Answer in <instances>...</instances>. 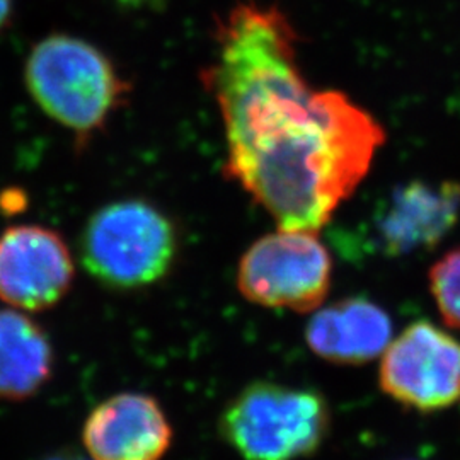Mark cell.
I'll return each instance as SVG.
<instances>
[{
    "label": "cell",
    "mask_w": 460,
    "mask_h": 460,
    "mask_svg": "<svg viewBox=\"0 0 460 460\" xmlns=\"http://www.w3.org/2000/svg\"><path fill=\"white\" fill-rule=\"evenodd\" d=\"M118 4L125 5V7H133V9H138V7H150V5H157L161 4L163 0H116Z\"/></svg>",
    "instance_id": "14"
},
{
    "label": "cell",
    "mask_w": 460,
    "mask_h": 460,
    "mask_svg": "<svg viewBox=\"0 0 460 460\" xmlns=\"http://www.w3.org/2000/svg\"><path fill=\"white\" fill-rule=\"evenodd\" d=\"M428 281L445 324L460 329V247L450 249L431 266Z\"/></svg>",
    "instance_id": "12"
},
{
    "label": "cell",
    "mask_w": 460,
    "mask_h": 460,
    "mask_svg": "<svg viewBox=\"0 0 460 460\" xmlns=\"http://www.w3.org/2000/svg\"><path fill=\"white\" fill-rule=\"evenodd\" d=\"M53 348L47 331L19 309L0 311V399L24 401L51 377Z\"/></svg>",
    "instance_id": "11"
},
{
    "label": "cell",
    "mask_w": 460,
    "mask_h": 460,
    "mask_svg": "<svg viewBox=\"0 0 460 460\" xmlns=\"http://www.w3.org/2000/svg\"><path fill=\"white\" fill-rule=\"evenodd\" d=\"M378 382L395 402L442 411L460 399V341L428 321L404 329L382 353Z\"/></svg>",
    "instance_id": "6"
},
{
    "label": "cell",
    "mask_w": 460,
    "mask_h": 460,
    "mask_svg": "<svg viewBox=\"0 0 460 460\" xmlns=\"http://www.w3.org/2000/svg\"><path fill=\"white\" fill-rule=\"evenodd\" d=\"M74 258L58 232L13 226L0 234V300L19 311L51 309L68 294Z\"/></svg>",
    "instance_id": "7"
},
{
    "label": "cell",
    "mask_w": 460,
    "mask_h": 460,
    "mask_svg": "<svg viewBox=\"0 0 460 460\" xmlns=\"http://www.w3.org/2000/svg\"><path fill=\"white\" fill-rule=\"evenodd\" d=\"M331 275L332 260L317 232L279 229L247 247L237 287L261 307L313 313L328 296Z\"/></svg>",
    "instance_id": "5"
},
{
    "label": "cell",
    "mask_w": 460,
    "mask_h": 460,
    "mask_svg": "<svg viewBox=\"0 0 460 460\" xmlns=\"http://www.w3.org/2000/svg\"><path fill=\"white\" fill-rule=\"evenodd\" d=\"M220 435L246 460H300L324 444L331 411L313 389L252 382L220 416Z\"/></svg>",
    "instance_id": "3"
},
{
    "label": "cell",
    "mask_w": 460,
    "mask_h": 460,
    "mask_svg": "<svg viewBox=\"0 0 460 460\" xmlns=\"http://www.w3.org/2000/svg\"><path fill=\"white\" fill-rule=\"evenodd\" d=\"M83 442L93 460H161L172 442V428L157 399L121 393L87 416Z\"/></svg>",
    "instance_id": "8"
},
{
    "label": "cell",
    "mask_w": 460,
    "mask_h": 460,
    "mask_svg": "<svg viewBox=\"0 0 460 460\" xmlns=\"http://www.w3.org/2000/svg\"><path fill=\"white\" fill-rule=\"evenodd\" d=\"M460 214V186L410 182L395 190L378 217V246L389 256H404L437 246L456 226Z\"/></svg>",
    "instance_id": "9"
},
{
    "label": "cell",
    "mask_w": 460,
    "mask_h": 460,
    "mask_svg": "<svg viewBox=\"0 0 460 460\" xmlns=\"http://www.w3.org/2000/svg\"><path fill=\"white\" fill-rule=\"evenodd\" d=\"M305 340L314 353L336 365H363L378 358L393 340L391 317L363 296H348L314 313Z\"/></svg>",
    "instance_id": "10"
},
{
    "label": "cell",
    "mask_w": 460,
    "mask_h": 460,
    "mask_svg": "<svg viewBox=\"0 0 460 460\" xmlns=\"http://www.w3.org/2000/svg\"><path fill=\"white\" fill-rule=\"evenodd\" d=\"M178 252L172 222L144 199L113 201L91 215L81 234V260L113 290H138L164 279Z\"/></svg>",
    "instance_id": "4"
},
{
    "label": "cell",
    "mask_w": 460,
    "mask_h": 460,
    "mask_svg": "<svg viewBox=\"0 0 460 460\" xmlns=\"http://www.w3.org/2000/svg\"><path fill=\"white\" fill-rule=\"evenodd\" d=\"M13 16V0H0V31L9 24Z\"/></svg>",
    "instance_id": "13"
},
{
    "label": "cell",
    "mask_w": 460,
    "mask_h": 460,
    "mask_svg": "<svg viewBox=\"0 0 460 460\" xmlns=\"http://www.w3.org/2000/svg\"><path fill=\"white\" fill-rule=\"evenodd\" d=\"M201 83L222 118L227 176L279 229H323L385 140L377 119L346 94L307 83L296 31L273 5L241 2L217 19Z\"/></svg>",
    "instance_id": "1"
},
{
    "label": "cell",
    "mask_w": 460,
    "mask_h": 460,
    "mask_svg": "<svg viewBox=\"0 0 460 460\" xmlns=\"http://www.w3.org/2000/svg\"><path fill=\"white\" fill-rule=\"evenodd\" d=\"M49 460H87L81 457V456H72V454H60V456H53ZM93 460V459H91Z\"/></svg>",
    "instance_id": "15"
},
{
    "label": "cell",
    "mask_w": 460,
    "mask_h": 460,
    "mask_svg": "<svg viewBox=\"0 0 460 460\" xmlns=\"http://www.w3.org/2000/svg\"><path fill=\"white\" fill-rule=\"evenodd\" d=\"M24 83L40 110L74 133L79 147L104 130L130 94L106 53L70 34H49L34 45Z\"/></svg>",
    "instance_id": "2"
}]
</instances>
